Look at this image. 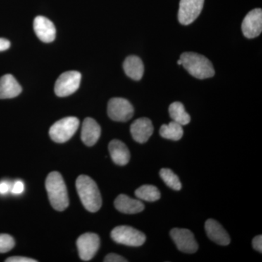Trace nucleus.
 Wrapping results in <instances>:
<instances>
[{"mask_svg":"<svg viewBox=\"0 0 262 262\" xmlns=\"http://www.w3.org/2000/svg\"><path fill=\"white\" fill-rule=\"evenodd\" d=\"M34 30L38 38L43 42L49 43L56 38V27L49 19L44 16L34 18Z\"/></svg>","mask_w":262,"mask_h":262,"instance_id":"ddd939ff","label":"nucleus"},{"mask_svg":"<svg viewBox=\"0 0 262 262\" xmlns=\"http://www.w3.org/2000/svg\"><path fill=\"white\" fill-rule=\"evenodd\" d=\"M21 91V86L13 75H5L0 77V99L16 97Z\"/></svg>","mask_w":262,"mask_h":262,"instance_id":"a211bd4d","label":"nucleus"},{"mask_svg":"<svg viewBox=\"0 0 262 262\" xmlns=\"http://www.w3.org/2000/svg\"><path fill=\"white\" fill-rule=\"evenodd\" d=\"M136 198L141 201L155 202L161 198L159 189L153 185H143L135 192Z\"/></svg>","mask_w":262,"mask_h":262,"instance_id":"4be33fe9","label":"nucleus"},{"mask_svg":"<svg viewBox=\"0 0 262 262\" xmlns=\"http://www.w3.org/2000/svg\"><path fill=\"white\" fill-rule=\"evenodd\" d=\"M10 190V184L7 182H0V194H7Z\"/></svg>","mask_w":262,"mask_h":262,"instance_id":"c756f323","label":"nucleus"},{"mask_svg":"<svg viewBox=\"0 0 262 262\" xmlns=\"http://www.w3.org/2000/svg\"><path fill=\"white\" fill-rule=\"evenodd\" d=\"M160 176L163 182L168 187L174 190L179 191L182 189V185L178 176L173 173V170L169 168H163L160 170Z\"/></svg>","mask_w":262,"mask_h":262,"instance_id":"5701e85b","label":"nucleus"},{"mask_svg":"<svg viewBox=\"0 0 262 262\" xmlns=\"http://www.w3.org/2000/svg\"><path fill=\"white\" fill-rule=\"evenodd\" d=\"M46 190L51 206L58 211H63L70 205L67 186L61 174L57 171L51 172L46 182Z\"/></svg>","mask_w":262,"mask_h":262,"instance_id":"f03ea898","label":"nucleus"},{"mask_svg":"<svg viewBox=\"0 0 262 262\" xmlns=\"http://www.w3.org/2000/svg\"><path fill=\"white\" fill-rule=\"evenodd\" d=\"M80 125V120L75 117H68L55 122L50 128L52 140L56 143H65L74 136Z\"/></svg>","mask_w":262,"mask_h":262,"instance_id":"20e7f679","label":"nucleus"},{"mask_svg":"<svg viewBox=\"0 0 262 262\" xmlns=\"http://www.w3.org/2000/svg\"><path fill=\"white\" fill-rule=\"evenodd\" d=\"M169 115L173 121L180 124L181 125H187L191 121V117L186 112L182 103L176 101L170 105L168 108Z\"/></svg>","mask_w":262,"mask_h":262,"instance_id":"aec40b11","label":"nucleus"},{"mask_svg":"<svg viewBox=\"0 0 262 262\" xmlns=\"http://www.w3.org/2000/svg\"><path fill=\"white\" fill-rule=\"evenodd\" d=\"M6 262H37V260L33 259V258L24 257V256H13L7 258L5 260Z\"/></svg>","mask_w":262,"mask_h":262,"instance_id":"a878e982","label":"nucleus"},{"mask_svg":"<svg viewBox=\"0 0 262 262\" xmlns=\"http://www.w3.org/2000/svg\"><path fill=\"white\" fill-rule=\"evenodd\" d=\"M10 47V42L8 39L4 38H0V51H6L9 49Z\"/></svg>","mask_w":262,"mask_h":262,"instance_id":"c85d7f7f","label":"nucleus"},{"mask_svg":"<svg viewBox=\"0 0 262 262\" xmlns=\"http://www.w3.org/2000/svg\"><path fill=\"white\" fill-rule=\"evenodd\" d=\"M243 33L248 39H253L259 36L262 31V10L256 8L246 15L243 21Z\"/></svg>","mask_w":262,"mask_h":262,"instance_id":"9b49d317","label":"nucleus"},{"mask_svg":"<svg viewBox=\"0 0 262 262\" xmlns=\"http://www.w3.org/2000/svg\"><path fill=\"white\" fill-rule=\"evenodd\" d=\"M160 134L164 139L179 141L184 135V130L180 124L172 121L168 125L164 124L162 125L160 129Z\"/></svg>","mask_w":262,"mask_h":262,"instance_id":"412c9836","label":"nucleus"},{"mask_svg":"<svg viewBox=\"0 0 262 262\" xmlns=\"http://www.w3.org/2000/svg\"><path fill=\"white\" fill-rule=\"evenodd\" d=\"M79 256L82 261H90L94 257L100 247L98 234L88 232L79 237L77 241Z\"/></svg>","mask_w":262,"mask_h":262,"instance_id":"1a4fd4ad","label":"nucleus"},{"mask_svg":"<svg viewBox=\"0 0 262 262\" xmlns=\"http://www.w3.org/2000/svg\"><path fill=\"white\" fill-rule=\"evenodd\" d=\"M24 185L23 182H20V181H18V182H15V184H13V187H12V192L14 194H21L22 192H24Z\"/></svg>","mask_w":262,"mask_h":262,"instance_id":"cd10ccee","label":"nucleus"},{"mask_svg":"<svg viewBox=\"0 0 262 262\" xmlns=\"http://www.w3.org/2000/svg\"><path fill=\"white\" fill-rule=\"evenodd\" d=\"M253 248L258 252H262V236L258 235L253 239L252 241Z\"/></svg>","mask_w":262,"mask_h":262,"instance_id":"bb28decb","label":"nucleus"},{"mask_svg":"<svg viewBox=\"0 0 262 262\" xmlns=\"http://www.w3.org/2000/svg\"><path fill=\"white\" fill-rule=\"evenodd\" d=\"M15 246V241L12 236L7 234H0V253L11 251Z\"/></svg>","mask_w":262,"mask_h":262,"instance_id":"b1692460","label":"nucleus"},{"mask_svg":"<svg viewBox=\"0 0 262 262\" xmlns=\"http://www.w3.org/2000/svg\"><path fill=\"white\" fill-rule=\"evenodd\" d=\"M111 237L117 244L133 247H139L145 243L146 235L143 232L129 226H118L113 229Z\"/></svg>","mask_w":262,"mask_h":262,"instance_id":"39448f33","label":"nucleus"},{"mask_svg":"<svg viewBox=\"0 0 262 262\" xmlns=\"http://www.w3.org/2000/svg\"><path fill=\"white\" fill-rule=\"evenodd\" d=\"M177 63H178L179 65H182V62L181 61V59L178 60Z\"/></svg>","mask_w":262,"mask_h":262,"instance_id":"7c9ffc66","label":"nucleus"},{"mask_svg":"<svg viewBox=\"0 0 262 262\" xmlns=\"http://www.w3.org/2000/svg\"><path fill=\"white\" fill-rule=\"evenodd\" d=\"M123 69L127 77L134 80H140L144 75V63L141 58L136 56L127 57L123 63Z\"/></svg>","mask_w":262,"mask_h":262,"instance_id":"6ab92c4d","label":"nucleus"},{"mask_svg":"<svg viewBox=\"0 0 262 262\" xmlns=\"http://www.w3.org/2000/svg\"><path fill=\"white\" fill-rule=\"evenodd\" d=\"M82 75L77 71H68L59 76L55 84L56 96L66 97L73 94L80 87Z\"/></svg>","mask_w":262,"mask_h":262,"instance_id":"423d86ee","label":"nucleus"},{"mask_svg":"<svg viewBox=\"0 0 262 262\" xmlns=\"http://www.w3.org/2000/svg\"><path fill=\"white\" fill-rule=\"evenodd\" d=\"M117 211L126 214H136L144 211V205L139 200L133 199L126 194H120L115 201Z\"/></svg>","mask_w":262,"mask_h":262,"instance_id":"dca6fc26","label":"nucleus"},{"mask_svg":"<svg viewBox=\"0 0 262 262\" xmlns=\"http://www.w3.org/2000/svg\"><path fill=\"white\" fill-rule=\"evenodd\" d=\"M182 65L193 77L199 80L211 78L215 75L213 66L206 56L193 52H186L180 56Z\"/></svg>","mask_w":262,"mask_h":262,"instance_id":"7ed1b4c3","label":"nucleus"},{"mask_svg":"<svg viewBox=\"0 0 262 262\" xmlns=\"http://www.w3.org/2000/svg\"><path fill=\"white\" fill-rule=\"evenodd\" d=\"M108 151L114 163L123 166L128 163L130 158V151L127 146L121 141L113 140L108 144Z\"/></svg>","mask_w":262,"mask_h":262,"instance_id":"f3484780","label":"nucleus"},{"mask_svg":"<svg viewBox=\"0 0 262 262\" xmlns=\"http://www.w3.org/2000/svg\"><path fill=\"white\" fill-rule=\"evenodd\" d=\"M76 188L82 205L87 211L95 213L102 205L101 193L96 183L91 177L81 175L76 181Z\"/></svg>","mask_w":262,"mask_h":262,"instance_id":"f257e3e1","label":"nucleus"},{"mask_svg":"<svg viewBox=\"0 0 262 262\" xmlns=\"http://www.w3.org/2000/svg\"><path fill=\"white\" fill-rule=\"evenodd\" d=\"M103 261L105 262H127V260L125 258L117 255L116 253H110L105 257Z\"/></svg>","mask_w":262,"mask_h":262,"instance_id":"393cba45","label":"nucleus"},{"mask_svg":"<svg viewBox=\"0 0 262 262\" xmlns=\"http://www.w3.org/2000/svg\"><path fill=\"white\" fill-rule=\"evenodd\" d=\"M205 229L208 237L215 244L220 246H227L230 244V237L228 233L217 221L213 219L207 220L205 224Z\"/></svg>","mask_w":262,"mask_h":262,"instance_id":"2eb2a0df","label":"nucleus"},{"mask_svg":"<svg viewBox=\"0 0 262 262\" xmlns=\"http://www.w3.org/2000/svg\"><path fill=\"white\" fill-rule=\"evenodd\" d=\"M101 129L97 122L91 117L84 119L81 131V139L86 146H92L101 136Z\"/></svg>","mask_w":262,"mask_h":262,"instance_id":"4468645a","label":"nucleus"},{"mask_svg":"<svg viewBox=\"0 0 262 262\" xmlns=\"http://www.w3.org/2000/svg\"><path fill=\"white\" fill-rule=\"evenodd\" d=\"M107 113L114 121L127 122L134 116V108L125 98H113L108 101Z\"/></svg>","mask_w":262,"mask_h":262,"instance_id":"0eeeda50","label":"nucleus"},{"mask_svg":"<svg viewBox=\"0 0 262 262\" xmlns=\"http://www.w3.org/2000/svg\"><path fill=\"white\" fill-rule=\"evenodd\" d=\"M154 132L152 122L149 118L141 117L130 125V134L136 142L144 144L149 140Z\"/></svg>","mask_w":262,"mask_h":262,"instance_id":"f8f14e48","label":"nucleus"},{"mask_svg":"<svg viewBox=\"0 0 262 262\" xmlns=\"http://www.w3.org/2000/svg\"><path fill=\"white\" fill-rule=\"evenodd\" d=\"M205 0H181L178 19L182 25H189L198 18L203 10Z\"/></svg>","mask_w":262,"mask_h":262,"instance_id":"6e6552de","label":"nucleus"},{"mask_svg":"<svg viewBox=\"0 0 262 262\" xmlns=\"http://www.w3.org/2000/svg\"><path fill=\"white\" fill-rule=\"evenodd\" d=\"M170 237L179 251L186 253H194L198 250V244L194 234L187 229L174 228L170 232Z\"/></svg>","mask_w":262,"mask_h":262,"instance_id":"9d476101","label":"nucleus"}]
</instances>
